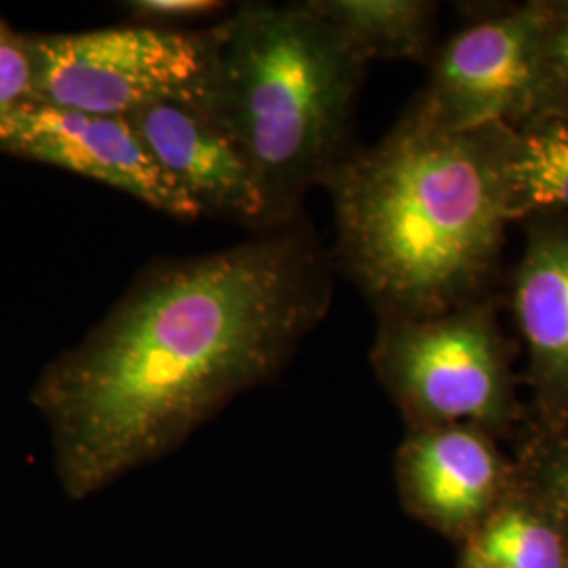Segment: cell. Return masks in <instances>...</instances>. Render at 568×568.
Returning <instances> with one entry per match:
<instances>
[{
	"label": "cell",
	"mask_w": 568,
	"mask_h": 568,
	"mask_svg": "<svg viewBox=\"0 0 568 568\" xmlns=\"http://www.w3.org/2000/svg\"><path fill=\"white\" fill-rule=\"evenodd\" d=\"M328 267L302 217L148 265L32 392L63 490L77 501L102 493L274 379L328 312Z\"/></svg>",
	"instance_id": "obj_1"
},
{
	"label": "cell",
	"mask_w": 568,
	"mask_h": 568,
	"mask_svg": "<svg viewBox=\"0 0 568 568\" xmlns=\"http://www.w3.org/2000/svg\"><path fill=\"white\" fill-rule=\"evenodd\" d=\"M506 131L450 133L405 110L326 180L335 260L379 318L495 295L511 224Z\"/></svg>",
	"instance_id": "obj_2"
},
{
	"label": "cell",
	"mask_w": 568,
	"mask_h": 568,
	"mask_svg": "<svg viewBox=\"0 0 568 568\" xmlns=\"http://www.w3.org/2000/svg\"><path fill=\"white\" fill-rule=\"evenodd\" d=\"M194 108L239 143L264 183L276 224L295 222L356 148L365 55L307 2L241 4L213 26Z\"/></svg>",
	"instance_id": "obj_3"
},
{
	"label": "cell",
	"mask_w": 568,
	"mask_h": 568,
	"mask_svg": "<svg viewBox=\"0 0 568 568\" xmlns=\"http://www.w3.org/2000/svg\"><path fill=\"white\" fill-rule=\"evenodd\" d=\"M493 295L432 316L379 318L371 361L415 427L487 432L511 413V347Z\"/></svg>",
	"instance_id": "obj_4"
},
{
	"label": "cell",
	"mask_w": 568,
	"mask_h": 568,
	"mask_svg": "<svg viewBox=\"0 0 568 568\" xmlns=\"http://www.w3.org/2000/svg\"><path fill=\"white\" fill-rule=\"evenodd\" d=\"M32 100L126 119L156 103L194 105L211 34L161 23H124L77 34L28 37Z\"/></svg>",
	"instance_id": "obj_5"
},
{
	"label": "cell",
	"mask_w": 568,
	"mask_h": 568,
	"mask_svg": "<svg viewBox=\"0 0 568 568\" xmlns=\"http://www.w3.org/2000/svg\"><path fill=\"white\" fill-rule=\"evenodd\" d=\"M549 0L485 4L436 44L417 119L450 133L514 129L539 114Z\"/></svg>",
	"instance_id": "obj_6"
},
{
	"label": "cell",
	"mask_w": 568,
	"mask_h": 568,
	"mask_svg": "<svg viewBox=\"0 0 568 568\" xmlns=\"http://www.w3.org/2000/svg\"><path fill=\"white\" fill-rule=\"evenodd\" d=\"M0 152L119 187L178 220L201 217L194 203L154 163L126 119L30 100L0 116Z\"/></svg>",
	"instance_id": "obj_7"
},
{
	"label": "cell",
	"mask_w": 568,
	"mask_h": 568,
	"mask_svg": "<svg viewBox=\"0 0 568 568\" xmlns=\"http://www.w3.org/2000/svg\"><path fill=\"white\" fill-rule=\"evenodd\" d=\"M133 131L154 163L194 203L213 215L257 232L281 227L264 183L239 143L190 103H156L131 116Z\"/></svg>",
	"instance_id": "obj_8"
},
{
	"label": "cell",
	"mask_w": 568,
	"mask_h": 568,
	"mask_svg": "<svg viewBox=\"0 0 568 568\" xmlns=\"http://www.w3.org/2000/svg\"><path fill=\"white\" fill-rule=\"evenodd\" d=\"M520 227L525 239L509 274V314L549 417L568 422V217L535 215Z\"/></svg>",
	"instance_id": "obj_9"
},
{
	"label": "cell",
	"mask_w": 568,
	"mask_h": 568,
	"mask_svg": "<svg viewBox=\"0 0 568 568\" xmlns=\"http://www.w3.org/2000/svg\"><path fill=\"white\" fill-rule=\"evenodd\" d=\"M406 497L445 525H464L493 504L506 467L487 432L466 426L415 427L398 455Z\"/></svg>",
	"instance_id": "obj_10"
},
{
	"label": "cell",
	"mask_w": 568,
	"mask_h": 568,
	"mask_svg": "<svg viewBox=\"0 0 568 568\" xmlns=\"http://www.w3.org/2000/svg\"><path fill=\"white\" fill-rule=\"evenodd\" d=\"M506 182L511 224L568 217V112H544L506 131Z\"/></svg>",
	"instance_id": "obj_11"
},
{
	"label": "cell",
	"mask_w": 568,
	"mask_h": 568,
	"mask_svg": "<svg viewBox=\"0 0 568 568\" xmlns=\"http://www.w3.org/2000/svg\"><path fill=\"white\" fill-rule=\"evenodd\" d=\"M371 63L429 61L436 49L440 4L429 0H307Z\"/></svg>",
	"instance_id": "obj_12"
},
{
	"label": "cell",
	"mask_w": 568,
	"mask_h": 568,
	"mask_svg": "<svg viewBox=\"0 0 568 568\" xmlns=\"http://www.w3.org/2000/svg\"><path fill=\"white\" fill-rule=\"evenodd\" d=\"M474 560L480 568L567 567L558 535L525 509L493 520L474 546Z\"/></svg>",
	"instance_id": "obj_13"
},
{
	"label": "cell",
	"mask_w": 568,
	"mask_h": 568,
	"mask_svg": "<svg viewBox=\"0 0 568 568\" xmlns=\"http://www.w3.org/2000/svg\"><path fill=\"white\" fill-rule=\"evenodd\" d=\"M544 112H568V0H549L541 55L539 114Z\"/></svg>",
	"instance_id": "obj_14"
},
{
	"label": "cell",
	"mask_w": 568,
	"mask_h": 568,
	"mask_svg": "<svg viewBox=\"0 0 568 568\" xmlns=\"http://www.w3.org/2000/svg\"><path fill=\"white\" fill-rule=\"evenodd\" d=\"M32 100V60L28 37L0 26V116Z\"/></svg>",
	"instance_id": "obj_15"
},
{
	"label": "cell",
	"mask_w": 568,
	"mask_h": 568,
	"mask_svg": "<svg viewBox=\"0 0 568 568\" xmlns=\"http://www.w3.org/2000/svg\"><path fill=\"white\" fill-rule=\"evenodd\" d=\"M224 7L222 2H213V0H135L126 4L131 16H135L138 20H150L154 23H161V20L199 18Z\"/></svg>",
	"instance_id": "obj_16"
},
{
	"label": "cell",
	"mask_w": 568,
	"mask_h": 568,
	"mask_svg": "<svg viewBox=\"0 0 568 568\" xmlns=\"http://www.w3.org/2000/svg\"><path fill=\"white\" fill-rule=\"evenodd\" d=\"M541 480L556 504L568 511V443L549 445L541 459Z\"/></svg>",
	"instance_id": "obj_17"
},
{
	"label": "cell",
	"mask_w": 568,
	"mask_h": 568,
	"mask_svg": "<svg viewBox=\"0 0 568 568\" xmlns=\"http://www.w3.org/2000/svg\"><path fill=\"white\" fill-rule=\"evenodd\" d=\"M0 26H2V21H0Z\"/></svg>",
	"instance_id": "obj_18"
}]
</instances>
